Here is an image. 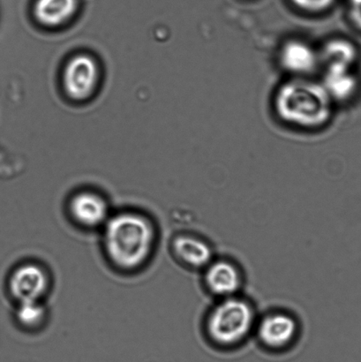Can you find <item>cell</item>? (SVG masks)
<instances>
[{"mask_svg":"<svg viewBox=\"0 0 361 362\" xmlns=\"http://www.w3.org/2000/svg\"><path fill=\"white\" fill-rule=\"evenodd\" d=\"M100 230L106 261L122 274L143 271L157 250L158 228L146 213L134 209L112 213Z\"/></svg>","mask_w":361,"mask_h":362,"instance_id":"cell-1","label":"cell"},{"mask_svg":"<svg viewBox=\"0 0 361 362\" xmlns=\"http://www.w3.org/2000/svg\"><path fill=\"white\" fill-rule=\"evenodd\" d=\"M258 317L254 301L243 293L215 300L201 320V334L215 349H235L254 337Z\"/></svg>","mask_w":361,"mask_h":362,"instance_id":"cell-2","label":"cell"},{"mask_svg":"<svg viewBox=\"0 0 361 362\" xmlns=\"http://www.w3.org/2000/svg\"><path fill=\"white\" fill-rule=\"evenodd\" d=\"M334 101L319 81L295 77L278 88L275 109L290 125L316 129L326 125L333 112Z\"/></svg>","mask_w":361,"mask_h":362,"instance_id":"cell-3","label":"cell"},{"mask_svg":"<svg viewBox=\"0 0 361 362\" xmlns=\"http://www.w3.org/2000/svg\"><path fill=\"white\" fill-rule=\"evenodd\" d=\"M302 322L293 312L275 308L259 314L254 337L264 349L284 352L298 341Z\"/></svg>","mask_w":361,"mask_h":362,"instance_id":"cell-4","label":"cell"},{"mask_svg":"<svg viewBox=\"0 0 361 362\" xmlns=\"http://www.w3.org/2000/svg\"><path fill=\"white\" fill-rule=\"evenodd\" d=\"M200 274L201 286L214 300L243 293L245 272L239 262L232 257L215 255Z\"/></svg>","mask_w":361,"mask_h":362,"instance_id":"cell-5","label":"cell"},{"mask_svg":"<svg viewBox=\"0 0 361 362\" xmlns=\"http://www.w3.org/2000/svg\"><path fill=\"white\" fill-rule=\"evenodd\" d=\"M52 276L37 262H23L16 266L7 278L6 287L14 303L45 301L51 292Z\"/></svg>","mask_w":361,"mask_h":362,"instance_id":"cell-6","label":"cell"},{"mask_svg":"<svg viewBox=\"0 0 361 362\" xmlns=\"http://www.w3.org/2000/svg\"><path fill=\"white\" fill-rule=\"evenodd\" d=\"M66 213L71 222L84 230H101L112 212L104 195L92 190H83L70 197Z\"/></svg>","mask_w":361,"mask_h":362,"instance_id":"cell-7","label":"cell"},{"mask_svg":"<svg viewBox=\"0 0 361 362\" xmlns=\"http://www.w3.org/2000/svg\"><path fill=\"white\" fill-rule=\"evenodd\" d=\"M172 257L180 266L201 272L215 257L213 245L201 234L184 230L176 233L170 243Z\"/></svg>","mask_w":361,"mask_h":362,"instance_id":"cell-8","label":"cell"},{"mask_svg":"<svg viewBox=\"0 0 361 362\" xmlns=\"http://www.w3.org/2000/svg\"><path fill=\"white\" fill-rule=\"evenodd\" d=\"M100 79V70L93 57L74 56L64 71L63 85L67 95L73 100L84 101L94 94Z\"/></svg>","mask_w":361,"mask_h":362,"instance_id":"cell-9","label":"cell"},{"mask_svg":"<svg viewBox=\"0 0 361 362\" xmlns=\"http://www.w3.org/2000/svg\"><path fill=\"white\" fill-rule=\"evenodd\" d=\"M279 62L283 69L297 77L309 76L321 65L320 52L300 39H292L283 45Z\"/></svg>","mask_w":361,"mask_h":362,"instance_id":"cell-10","label":"cell"},{"mask_svg":"<svg viewBox=\"0 0 361 362\" xmlns=\"http://www.w3.org/2000/svg\"><path fill=\"white\" fill-rule=\"evenodd\" d=\"M334 102H348L358 95L361 81L355 69L341 66H325L321 81Z\"/></svg>","mask_w":361,"mask_h":362,"instance_id":"cell-11","label":"cell"},{"mask_svg":"<svg viewBox=\"0 0 361 362\" xmlns=\"http://www.w3.org/2000/svg\"><path fill=\"white\" fill-rule=\"evenodd\" d=\"M81 0H35L33 14L39 24L45 28H59L76 16Z\"/></svg>","mask_w":361,"mask_h":362,"instance_id":"cell-12","label":"cell"},{"mask_svg":"<svg viewBox=\"0 0 361 362\" xmlns=\"http://www.w3.org/2000/svg\"><path fill=\"white\" fill-rule=\"evenodd\" d=\"M319 52L321 64L325 66H341L355 69L360 56L355 42L344 37L331 39Z\"/></svg>","mask_w":361,"mask_h":362,"instance_id":"cell-13","label":"cell"},{"mask_svg":"<svg viewBox=\"0 0 361 362\" xmlns=\"http://www.w3.org/2000/svg\"><path fill=\"white\" fill-rule=\"evenodd\" d=\"M49 312L45 301H30L16 304L13 319L21 331L37 333L47 325Z\"/></svg>","mask_w":361,"mask_h":362,"instance_id":"cell-14","label":"cell"},{"mask_svg":"<svg viewBox=\"0 0 361 362\" xmlns=\"http://www.w3.org/2000/svg\"><path fill=\"white\" fill-rule=\"evenodd\" d=\"M336 0H292L298 8L306 12L323 13L334 5Z\"/></svg>","mask_w":361,"mask_h":362,"instance_id":"cell-15","label":"cell"},{"mask_svg":"<svg viewBox=\"0 0 361 362\" xmlns=\"http://www.w3.org/2000/svg\"><path fill=\"white\" fill-rule=\"evenodd\" d=\"M348 16L356 30L361 32V0H348Z\"/></svg>","mask_w":361,"mask_h":362,"instance_id":"cell-16","label":"cell"}]
</instances>
